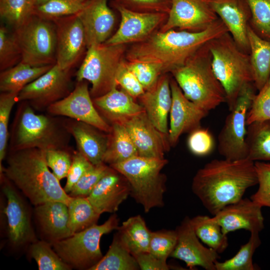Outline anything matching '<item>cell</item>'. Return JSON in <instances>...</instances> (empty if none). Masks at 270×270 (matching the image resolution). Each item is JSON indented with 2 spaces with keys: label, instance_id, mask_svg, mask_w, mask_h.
<instances>
[{
  "label": "cell",
  "instance_id": "6da1fadb",
  "mask_svg": "<svg viewBox=\"0 0 270 270\" xmlns=\"http://www.w3.org/2000/svg\"><path fill=\"white\" fill-rule=\"evenodd\" d=\"M254 162L214 159L194 175L192 190L212 216L226 206L242 199L246 191L258 184Z\"/></svg>",
  "mask_w": 270,
  "mask_h": 270
},
{
  "label": "cell",
  "instance_id": "7a4b0ae2",
  "mask_svg": "<svg viewBox=\"0 0 270 270\" xmlns=\"http://www.w3.org/2000/svg\"><path fill=\"white\" fill-rule=\"evenodd\" d=\"M227 32L219 18L202 32L158 30L146 40L128 46L125 58L129 62L157 63L161 65L164 74L171 73L184 65L204 45Z\"/></svg>",
  "mask_w": 270,
  "mask_h": 270
},
{
  "label": "cell",
  "instance_id": "3957f363",
  "mask_svg": "<svg viewBox=\"0 0 270 270\" xmlns=\"http://www.w3.org/2000/svg\"><path fill=\"white\" fill-rule=\"evenodd\" d=\"M49 168L44 150L34 148L10 150L6 166L0 174L34 206L48 201H60L68 205L72 197Z\"/></svg>",
  "mask_w": 270,
  "mask_h": 270
},
{
  "label": "cell",
  "instance_id": "277c9868",
  "mask_svg": "<svg viewBox=\"0 0 270 270\" xmlns=\"http://www.w3.org/2000/svg\"><path fill=\"white\" fill-rule=\"evenodd\" d=\"M10 134V150L66 148L70 134L56 116L37 114L26 102H19Z\"/></svg>",
  "mask_w": 270,
  "mask_h": 270
},
{
  "label": "cell",
  "instance_id": "5b68a950",
  "mask_svg": "<svg viewBox=\"0 0 270 270\" xmlns=\"http://www.w3.org/2000/svg\"><path fill=\"white\" fill-rule=\"evenodd\" d=\"M208 43L171 72L186 98L207 112L226 102L225 91L212 67Z\"/></svg>",
  "mask_w": 270,
  "mask_h": 270
},
{
  "label": "cell",
  "instance_id": "8992f818",
  "mask_svg": "<svg viewBox=\"0 0 270 270\" xmlns=\"http://www.w3.org/2000/svg\"><path fill=\"white\" fill-rule=\"evenodd\" d=\"M208 45L212 67L225 91L230 111L242 88L253 83L250 55L238 46L228 32L212 40Z\"/></svg>",
  "mask_w": 270,
  "mask_h": 270
},
{
  "label": "cell",
  "instance_id": "52a82bcc",
  "mask_svg": "<svg viewBox=\"0 0 270 270\" xmlns=\"http://www.w3.org/2000/svg\"><path fill=\"white\" fill-rule=\"evenodd\" d=\"M168 162L164 158L138 155L110 166L126 178L130 188V196L146 213L164 205L166 179L161 171Z\"/></svg>",
  "mask_w": 270,
  "mask_h": 270
},
{
  "label": "cell",
  "instance_id": "ba28073f",
  "mask_svg": "<svg viewBox=\"0 0 270 270\" xmlns=\"http://www.w3.org/2000/svg\"><path fill=\"white\" fill-rule=\"evenodd\" d=\"M128 47L127 44L104 43L88 48L76 76L77 82L85 80L91 84L90 92L92 98L118 86L116 74L126 60Z\"/></svg>",
  "mask_w": 270,
  "mask_h": 270
},
{
  "label": "cell",
  "instance_id": "9c48e42d",
  "mask_svg": "<svg viewBox=\"0 0 270 270\" xmlns=\"http://www.w3.org/2000/svg\"><path fill=\"white\" fill-rule=\"evenodd\" d=\"M118 227L119 219L114 213L104 224H94L52 245L72 269L90 270L103 256L100 248L101 238Z\"/></svg>",
  "mask_w": 270,
  "mask_h": 270
},
{
  "label": "cell",
  "instance_id": "30bf717a",
  "mask_svg": "<svg viewBox=\"0 0 270 270\" xmlns=\"http://www.w3.org/2000/svg\"><path fill=\"white\" fill-rule=\"evenodd\" d=\"M12 34L20 50L21 62L32 66L56 64V27L52 20L34 14Z\"/></svg>",
  "mask_w": 270,
  "mask_h": 270
},
{
  "label": "cell",
  "instance_id": "8fae6325",
  "mask_svg": "<svg viewBox=\"0 0 270 270\" xmlns=\"http://www.w3.org/2000/svg\"><path fill=\"white\" fill-rule=\"evenodd\" d=\"M0 182L6 200L2 212L8 244L12 250L22 252L38 240L32 224L33 211L19 190L4 174L0 175Z\"/></svg>",
  "mask_w": 270,
  "mask_h": 270
},
{
  "label": "cell",
  "instance_id": "7c38bea8",
  "mask_svg": "<svg viewBox=\"0 0 270 270\" xmlns=\"http://www.w3.org/2000/svg\"><path fill=\"white\" fill-rule=\"evenodd\" d=\"M252 84H246L240 90L236 104L227 116L218 134V152L224 158L238 160L248 158L246 118L256 94Z\"/></svg>",
  "mask_w": 270,
  "mask_h": 270
},
{
  "label": "cell",
  "instance_id": "4fadbf2b",
  "mask_svg": "<svg viewBox=\"0 0 270 270\" xmlns=\"http://www.w3.org/2000/svg\"><path fill=\"white\" fill-rule=\"evenodd\" d=\"M72 74V70H64L54 64L20 91L18 102H26L35 110H46L73 90Z\"/></svg>",
  "mask_w": 270,
  "mask_h": 270
},
{
  "label": "cell",
  "instance_id": "5bb4252c",
  "mask_svg": "<svg viewBox=\"0 0 270 270\" xmlns=\"http://www.w3.org/2000/svg\"><path fill=\"white\" fill-rule=\"evenodd\" d=\"M53 116H63L90 124L108 133L111 126L100 114L93 102L88 82H77L73 90L46 110Z\"/></svg>",
  "mask_w": 270,
  "mask_h": 270
},
{
  "label": "cell",
  "instance_id": "9a60e30c",
  "mask_svg": "<svg viewBox=\"0 0 270 270\" xmlns=\"http://www.w3.org/2000/svg\"><path fill=\"white\" fill-rule=\"evenodd\" d=\"M120 17L116 32L106 41L109 44H128L142 42L159 30L166 22V13L140 12L121 6L112 8Z\"/></svg>",
  "mask_w": 270,
  "mask_h": 270
},
{
  "label": "cell",
  "instance_id": "2e32d148",
  "mask_svg": "<svg viewBox=\"0 0 270 270\" xmlns=\"http://www.w3.org/2000/svg\"><path fill=\"white\" fill-rule=\"evenodd\" d=\"M56 27V64L72 70L88 48L82 24L76 14L52 20Z\"/></svg>",
  "mask_w": 270,
  "mask_h": 270
},
{
  "label": "cell",
  "instance_id": "e0dca14e",
  "mask_svg": "<svg viewBox=\"0 0 270 270\" xmlns=\"http://www.w3.org/2000/svg\"><path fill=\"white\" fill-rule=\"evenodd\" d=\"M218 19L206 0H172L167 20L159 30L199 32Z\"/></svg>",
  "mask_w": 270,
  "mask_h": 270
},
{
  "label": "cell",
  "instance_id": "ac0fdd59",
  "mask_svg": "<svg viewBox=\"0 0 270 270\" xmlns=\"http://www.w3.org/2000/svg\"><path fill=\"white\" fill-rule=\"evenodd\" d=\"M190 220L186 216L176 228L177 242L170 256L184 262L191 270L200 266L206 270H216L218 253L200 242Z\"/></svg>",
  "mask_w": 270,
  "mask_h": 270
},
{
  "label": "cell",
  "instance_id": "d6986e66",
  "mask_svg": "<svg viewBox=\"0 0 270 270\" xmlns=\"http://www.w3.org/2000/svg\"><path fill=\"white\" fill-rule=\"evenodd\" d=\"M172 102L170 112L168 140L174 146L181 135L200 127L207 112L190 100L184 95L174 78H170Z\"/></svg>",
  "mask_w": 270,
  "mask_h": 270
},
{
  "label": "cell",
  "instance_id": "ffe728a7",
  "mask_svg": "<svg viewBox=\"0 0 270 270\" xmlns=\"http://www.w3.org/2000/svg\"><path fill=\"white\" fill-rule=\"evenodd\" d=\"M109 0H89L77 14L84 28L87 48L104 44L112 36L116 18Z\"/></svg>",
  "mask_w": 270,
  "mask_h": 270
},
{
  "label": "cell",
  "instance_id": "44dd1931",
  "mask_svg": "<svg viewBox=\"0 0 270 270\" xmlns=\"http://www.w3.org/2000/svg\"><path fill=\"white\" fill-rule=\"evenodd\" d=\"M262 208L250 198H242L226 206L212 218L226 235L238 230L260 233L264 228Z\"/></svg>",
  "mask_w": 270,
  "mask_h": 270
},
{
  "label": "cell",
  "instance_id": "7402d4cb",
  "mask_svg": "<svg viewBox=\"0 0 270 270\" xmlns=\"http://www.w3.org/2000/svg\"><path fill=\"white\" fill-rule=\"evenodd\" d=\"M33 218L40 239L51 244L72 234L68 206L63 202L48 201L34 206Z\"/></svg>",
  "mask_w": 270,
  "mask_h": 270
},
{
  "label": "cell",
  "instance_id": "603a6c76",
  "mask_svg": "<svg viewBox=\"0 0 270 270\" xmlns=\"http://www.w3.org/2000/svg\"><path fill=\"white\" fill-rule=\"evenodd\" d=\"M128 130L138 155L164 158L170 150L168 136L160 132L148 119L145 112L121 122Z\"/></svg>",
  "mask_w": 270,
  "mask_h": 270
},
{
  "label": "cell",
  "instance_id": "cb8c5ba5",
  "mask_svg": "<svg viewBox=\"0 0 270 270\" xmlns=\"http://www.w3.org/2000/svg\"><path fill=\"white\" fill-rule=\"evenodd\" d=\"M130 193V186L126 178L110 166L87 198L96 212L101 214L116 212Z\"/></svg>",
  "mask_w": 270,
  "mask_h": 270
},
{
  "label": "cell",
  "instance_id": "d4e9b609",
  "mask_svg": "<svg viewBox=\"0 0 270 270\" xmlns=\"http://www.w3.org/2000/svg\"><path fill=\"white\" fill-rule=\"evenodd\" d=\"M226 27L238 46L250 51L248 21L251 14L246 0H206Z\"/></svg>",
  "mask_w": 270,
  "mask_h": 270
},
{
  "label": "cell",
  "instance_id": "484cf974",
  "mask_svg": "<svg viewBox=\"0 0 270 270\" xmlns=\"http://www.w3.org/2000/svg\"><path fill=\"white\" fill-rule=\"evenodd\" d=\"M170 78L168 74L160 76L156 84L138 98L148 119L162 133L168 136V118L172 97Z\"/></svg>",
  "mask_w": 270,
  "mask_h": 270
},
{
  "label": "cell",
  "instance_id": "4316f807",
  "mask_svg": "<svg viewBox=\"0 0 270 270\" xmlns=\"http://www.w3.org/2000/svg\"><path fill=\"white\" fill-rule=\"evenodd\" d=\"M65 127L75 140L78 151L93 165L104 162L108 144V133L88 124L68 118Z\"/></svg>",
  "mask_w": 270,
  "mask_h": 270
},
{
  "label": "cell",
  "instance_id": "83f0119b",
  "mask_svg": "<svg viewBox=\"0 0 270 270\" xmlns=\"http://www.w3.org/2000/svg\"><path fill=\"white\" fill-rule=\"evenodd\" d=\"M100 114L111 124L121 123L144 112L142 106L123 90L114 88L106 94L92 98Z\"/></svg>",
  "mask_w": 270,
  "mask_h": 270
},
{
  "label": "cell",
  "instance_id": "f1b7e54d",
  "mask_svg": "<svg viewBox=\"0 0 270 270\" xmlns=\"http://www.w3.org/2000/svg\"><path fill=\"white\" fill-rule=\"evenodd\" d=\"M248 38L253 84L259 90L270 76V41L262 38L249 25Z\"/></svg>",
  "mask_w": 270,
  "mask_h": 270
},
{
  "label": "cell",
  "instance_id": "f546056e",
  "mask_svg": "<svg viewBox=\"0 0 270 270\" xmlns=\"http://www.w3.org/2000/svg\"><path fill=\"white\" fill-rule=\"evenodd\" d=\"M117 230L122 242L132 256L149 252L151 231L141 216L129 218Z\"/></svg>",
  "mask_w": 270,
  "mask_h": 270
},
{
  "label": "cell",
  "instance_id": "4dcf8cb0",
  "mask_svg": "<svg viewBox=\"0 0 270 270\" xmlns=\"http://www.w3.org/2000/svg\"><path fill=\"white\" fill-rule=\"evenodd\" d=\"M110 126L104 162L110 166L138 156L137 149L126 126L118 122Z\"/></svg>",
  "mask_w": 270,
  "mask_h": 270
},
{
  "label": "cell",
  "instance_id": "1f68e13d",
  "mask_svg": "<svg viewBox=\"0 0 270 270\" xmlns=\"http://www.w3.org/2000/svg\"><path fill=\"white\" fill-rule=\"evenodd\" d=\"M52 66H32L20 62L0 72V92L19 94L26 86L48 71Z\"/></svg>",
  "mask_w": 270,
  "mask_h": 270
},
{
  "label": "cell",
  "instance_id": "d6a6232c",
  "mask_svg": "<svg viewBox=\"0 0 270 270\" xmlns=\"http://www.w3.org/2000/svg\"><path fill=\"white\" fill-rule=\"evenodd\" d=\"M248 158L254 162L270 160V120L247 126Z\"/></svg>",
  "mask_w": 270,
  "mask_h": 270
},
{
  "label": "cell",
  "instance_id": "836d02e7",
  "mask_svg": "<svg viewBox=\"0 0 270 270\" xmlns=\"http://www.w3.org/2000/svg\"><path fill=\"white\" fill-rule=\"evenodd\" d=\"M190 220L196 235L204 243L218 254L226 250L228 245V236L212 217L198 215Z\"/></svg>",
  "mask_w": 270,
  "mask_h": 270
},
{
  "label": "cell",
  "instance_id": "e575fe53",
  "mask_svg": "<svg viewBox=\"0 0 270 270\" xmlns=\"http://www.w3.org/2000/svg\"><path fill=\"white\" fill-rule=\"evenodd\" d=\"M140 270L134 256L126 249L116 233L108 250L90 270Z\"/></svg>",
  "mask_w": 270,
  "mask_h": 270
},
{
  "label": "cell",
  "instance_id": "d590c367",
  "mask_svg": "<svg viewBox=\"0 0 270 270\" xmlns=\"http://www.w3.org/2000/svg\"><path fill=\"white\" fill-rule=\"evenodd\" d=\"M68 206V226L72 234L97 224L100 216L87 197H72Z\"/></svg>",
  "mask_w": 270,
  "mask_h": 270
},
{
  "label": "cell",
  "instance_id": "8d00e7d4",
  "mask_svg": "<svg viewBox=\"0 0 270 270\" xmlns=\"http://www.w3.org/2000/svg\"><path fill=\"white\" fill-rule=\"evenodd\" d=\"M36 7L34 0H0V16L15 30L34 14Z\"/></svg>",
  "mask_w": 270,
  "mask_h": 270
},
{
  "label": "cell",
  "instance_id": "74e56055",
  "mask_svg": "<svg viewBox=\"0 0 270 270\" xmlns=\"http://www.w3.org/2000/svg\"><path fill=\"white\" fill-rule=\"evenodd\" d=\"M260 244L259 233H251L248 242L240 246L233 257L222 262L216 261V270H256L252 262V257Z\"/></svg>",
  "mask_w": 270,
  "mask_h": 270
},
{
  "label": "cell",
  "instance_id": "f35d334b",
  "mask_svg": "<svg viewBox=\"0 0 270 270\" xmlns=\"http://www.w3.org/2000/svg\"><path fill=\"white\" fill-rule=\"evenodd\" d=\"M31 258L36 261L40 270H70L52 248V245L43 240L32 243L28 250Z\"/></svg>",
  "mask_w": 270,
  "mask_h": 270
},
{
  "label": "cell",
  "instance_id": "ab89813d",
  "mask_svg": "<svg viewBox=\"0 0 270 270\" xmlns=\"http://www.w3.org/2000/svg\"><path fill=\"white\" fill-rule=\"evenodd\" d=\"M89 0H49L36 7L34 14L52 20L54 19L76 14Z\"/></svg>",
  "mask_w": 270,
  "mask_h": 270
},
{
  "label": "cell",
  "instance_id": "60d3db41",
  "mask_svg": "<svg viewBox=\"0 0 270 270\" xmlns=\"http://www.w3.org/2000/svg\"><path fill=\"white\" fill-rule=\"evenodd\" d=\"M18 94L10 92L0 94V172L3 170L2 162L6 156L10 113L16 103L18 102Z\"/></svg>",
  "mask_w": 270,
  "mask_h": 270
},
{
  "label": "cell",
  "instance_id": "b9f144b4",
  "mask_svg": "<svg viewBox=\"0 0 270 270\" xmlns=\"http://www.w3.org/2000/svg\"><path fill=\"white\" fill-rule=\"evenodd\" d=\"M20 48L13 34L4 26L0 27V70L10 68L21 61Z\"/></svg>",
  "mask_w": 270,
  "mask_h": 270
},
{
  "label": "cell",
  "instance_id": "7bdbcfd3",
  "mask_svg": "<svg viewBox=\"0 0 270 270\" xmlns=\"http://www.w3.org/2000/svg\"><path fill=\"white\" fill-rule=\"evenodd\" d=\"M252 24L262 38L270 40V0H246Z\"/></svg>",
  "mask_w": 270,
  "mask_h": 270
},
{
  "label": "cell",
  "instance_id": "ee69618b",
  "mask_svg": "<svg viewBox=\"0 0 270 270\" xmlns=\"http://www.w3.org/2000/svg\"><path fill=\"white\" fill-rule=\"evenodd\" d=\"M177 239L176 230L151 231L149 252L160 259L166 260L176 246Z\"/></svg>",
  "mask_w": 270,
  "mask_h": 270
},
{
  "label": "cell",
  "instance_id": "f6af8a7d",
  "mask_svg": "<svg viewBox=\"0 0 270 270\" xmlns=\"http://www.w3.org/2000/svg\"><path fill=\"white\" fill-rule=\"evenodd\" d=\"M127 67L136 77L145 90L152 87L163 71L160 64L144 61L129 62L126 60Z\"/></svg>",
  "mask_w": 270,
  "mask_h": 270
},
{
  "label": "cell",
  "instance_id": "bcb514c9",
  "mask_svg": "<svg viewBox=\"0 0 270 270\" xmlns=\"http://www.w3.org/2000/svg\"><path fill=\"white\" fill-rule=\"evenodd\" d=\"M110 167L104 162L93 165L76 184L68 194L72 197H88Z\"/></svg>",
  "mask_w": 270,
  "mask_h": 270
},
{
  "label": "cell",
  "instance_id": "7dc6e473",
  "mask_svg": "<svg viewBox=\"0 0 270 270\" xmlns=\"http://www.w3.org/2000/svg\"><path fill=\"white\" fill-rule=\"evenodd\" d=\"M270 120V76L262 88L256 94L248 110L247 126L258 122Z\"/></svg>",
  "mask_w": 270,
  "mask_h": 270
},
{
  "label": "cell",
  "instance_id": "c3c4849f",
  "mask_svg": "<svg viewBox=\"0 0 270 270\" xmlns=\"http://www.w3.org/2000/svg\"><path fill=\"white\" fill-rule=\"evenodd\" d=\"M172 0H111L112 8L121 6L128 10L147 13L168 14Z\"/></svg>",
  "mask_w": 270,
  "mask_h": 270
},
{
  "label": "cell",
  "instance_id": "681fc988",
  "mask_svg": "<svg viewBox=\"0 0 270 270\" xmlns=\"http://www.w3.org/2000/svg\"><path fill=\"white\" fill-rule=\"evenodd\" d=\"M47 166L59 180L66 178L70 168L73 154L68 148H52L44 150Z\"/></svg>",
  "mask_w": 270,
  "mask_h": 270
},
{
  "label": "cell",
  "instance_id": "f907efd6",
  "mask_svg": "<svg viewBox=\"0 0 270 270\" xmlns=\"http://www.w3.org/2000/svg\"><path fill=\"white\" fill-rule=\"evenodd\" d=\"M258 188L250 199L260 206L270 208V162H254Z\"/></svg>",
  "mask_w": 270,
  "mask_h": 270
},
{
  "label": "cell",
  "instance_id": "816d5d0a",
  "mask_svg": "<svg viewBox=\"0 0 270 270\" xmlns=\"http://www.w3.org/2000/svg\"><path fill=\"white\" fill-rule=\"evenodd\" d=\"M190 133L188 146L193 154L198 156H204L212 151L214 140L208 129L200 127Z\"/></svg>",
  "mask_w": 270,
  "mask_h": 270
},
{
  "label": "cell",
  "instance_id": "f5cc1de1",
  "mask_svg": "<svg viewBox=\"0 0 270 270\" xmlns=\"http://www.w3.org/2000/svg\"><path fill=\"white\" fill-rule=\"evenodd\" d=\"M116 81L118 86H120L134 98H138L145 92L136 77L127 67L126 60L118 68Z\"/></svg>",
  "mask_w": 270,
  "mask_h": 270
},
{
  "label": "cell",
  "instance_id": "db71d44e",
  "mask_svg": "<svg viewBox=\"0 0 270 270\" xmlns=\"http://www.w3.org/2000/svg\"><path fill=\"white\" fill-rule=\"evenodd\" d=\"M92 166L93 164L82 154L78 151L74 152L64 188V191L68 194L80 178Z\"/></svg>",
  "mask_w": 270,
  "mask_h": 270
},
{
  "label": "cell",
  "instance_id": "11a10c76",
  "mask_svg": "<svg viewBox=\"0 0 270 270\" xmlns=\"http://www.w3.org/2000/svg\"><path fill=\"white\" fill-rule=\"evenodd\" d=\"M140 269L142 270H168L170 266L166 260L160 259L150 252H146L134 256Z\"/></svg>",
  "mask_w": 270,
  "mask_h": 270
},
{
  "label": "cell",
  "instance_id": "9f6ffc18",
  "mask_svg": "<svg viewBox=\"0 0 270 270\" xmlns=\"http://www.w3.org/2000/svg\"><path fill=\"white\" fill-rule=\"evenodd\" d=\"M49 0H34L36 6L40 4H42Z\"/></svg>",
  "mask_w": 270,
  "mask_h": 270
}]
</instances>
